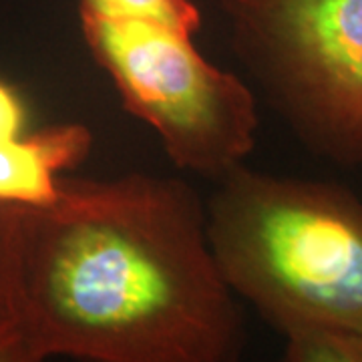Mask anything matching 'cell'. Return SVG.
I'll return each mask as SVG.
<instances>
[{
	"label": "cell",
	"mask_w": 362,
	"mask_h": 362,
	"mask_svg": "<svg viewBox=\"0 0 362 362\" xmlns=\"http://www.w3.org/2000/svg\"><path fill=\"white\" fill-rule=\"evenodd\" d=\"M90 54L131 115L159 133L181 169L221 180L256 145L258 109L246 83L202 57L177 28L81 11Z\"/></svg>",
	"instance_id": "obj_4"
},
{
	"label": "cell",
	"mask_w": 362,
	"mask_h": 362,
	"mask_svg": "<svg viewBox=\"0 0 362 362\" xmlns=\"http://www.w3.org/2000/svg\"><path fill=\"white\" fill-rule=\"evenodd\" d=\"M16 314L28 362H226L244 346L199 197L145 173L65 177L57 204L21 209Z\"/></svg>",
	"instance_id": "obj_1"
},
{
	"label": "cell",
	"mask_w": 362,
	"mask_h": 362,
	"mask_svg": "<svg viewBox=\"0 0 362 362\" xmlns=\"http://www.w3.org/2000/svg\"><path fill=\"white\" fill-rule=\"evenodd\" d=\"M26 119L28 111L21 93L11 83L0 81V139L25 133Z\"/></svg>",
	"instance_id": "obj_9"
},
{
	"label": "cell",
	"mask_w": 362,
	"mask_h": 362,
	"mask_svg": "<svg viewBox=\"0 0 362 362\" xmlns=\"http://www.w3.org/2000/svg\"><path fill=\"white\" fill-rule=\"evenodd\" d=\"M206 218L221 278L278 332L362 326V199L344 185L240 165Z\"/></svg>",
	"instance_id": "obj_2"
},
{
	"label": "cell",
	"mask_w": 362,
	"mask_h": 362,
	"mask_svg": "<svg viewBox=\"0 0 362 362\" xmlns=\"http://www.w3.org/2000/svg\"><path fill=\"white\" fill-rule=\"evenodd\" d=\"M93 145L89 127L69 123L0 139V204L42 209L63 195L65 171Z\"/></svg>",
	"instance_id": "obj_5"
},
{
	"label": "cell",
	"mask_w": 362,
	"mask_h": 362,
	"mask_svg": "<svg viewBox=\"0 0 362 362\" xmlns=\"http://www.w3.org/2000/svg\"><path fill=\"white\" fill-rule=\"evenodd\" d=\"M233 51L304 147L362 165V0H223Z\"/></svg>",
	"instance_id": "obj_3"
},
{
	"label": "cell",
	"mask_w": 362,
	"mask_h": 362,
	"mask_svg": "<svg viewBox=\"0 0 362 362\" xmlns=\"http://www.w3.org/2000/svg\"><path fill=\"white\" fill-rule=\"evenodd\" d=\"M290 362H362V326L312 328L286 337Z\"/></svg>",
	"instance_id": "obj_7"
},
{
	"label": "cell",
	"mask_w": 362,
	"mask_h": 362,
	"mask_svg": "<svg viewBox=\"0 0 362 362\" xmlns=\"http://www.w3.org/2000/svg\"><path fill=\"white\" fill-rule=\"evenodd\" d=\"M18 216L21 207L0 204V362H28L16 314Z\"/></svg>",
	"instance_id": "obj_6"
},
{
	"label": "cell",
	"mask_w": 362,
	"mask_h": 362,
	"mask_svg": "<svg viewBox=\"0 0 362 362\" xmlns=\"http://www.w3.org/2000/svg\"><path fill=\"white\" fill-rule=\"evenodd\" d=\"M81 11L159 23L187 35L199 28V11L192 0H81Z\"/></svg>",
	"instance_id": "obj_8"
}]
</instances>
